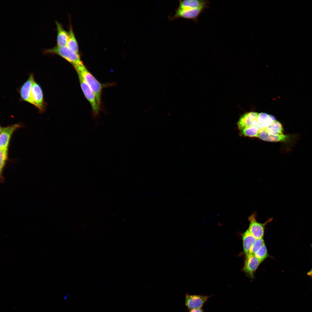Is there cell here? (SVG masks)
I'll list each match as a JSON object with an SVG mask.
<instances>
[{
  "instance_id": "obj_19",
  "label": "cell",
  "mask_w": 312,
  "mask_h": 312,
  "mask_svg": "<svg viewBox=\"0 0 312 312\" xmlns=\"http://www.w3.org/2000/svg\"><path fill=\"white\" fill-rule=\"evenodd\" d=\"M264 244L263 238L257 239L252 246L249 254L254 255Z\"/></svg>"
},
{
  "instance_id": "obj_15",
  "label": "cell",
  "mask_w": 312,
  "mask_h": 312,
  "mask_svg": "<svg viewBox=\"0 0 312 312\" xmlns=\"http://www.w3.org/2000/svg\"><path fill=\"white\" fill-rule=\"evenodd\" d=\"M242 236L244 253L246 255L249 253L250 250L257 239L248 229L242 234Z\"/></svg>"
},
{
  "instance_id": "obj_14",
  "label": "cell",
  "mask_w": 312,
  "mask_h": 312,
  "mask_svg": "<svg viewBox=\"0 0 312 312\" xmlns=\"http://www.w3.org/2000/svg\"><path fill=\"white\" fill-rule=\"evenodd\" d=\"M57 31V46L64 47L67 46L68 38V33L64 28L62 24L56 21Z\"/></svg>"
},
{
  "instance_id": "obj_5",
  "label": "cell",
  "mask_w": 312,
  "mask_h": 312,
  "mask_svg": "<svg viewBox=\"0 0 312 312\" xmlns=\"http://www.w3.org/2000/svg\"><path fill=\"white\" fill-rule=\"evenodd\" d=\"M31 96L34 105L40 113H43L46 107V103L44 100V95L42 87L35 81L32 88Z\"/></svg>"
},
{
  "instance_id": "obj_11",
  "label": "cell",
  "mask_w": 312,
  "mask_h": 312,
  "mask_svg": "<svg viewBox=\"0 0 312 312\" xmlns=\"http://www.w3.org/2000/svg\"><path fill=\"white\" fill-rule=\"evenodd\" d=\"M276 120L275 117L272 115L264 112L259 113L256 122L247 128H254L258 133L259 131L264 129Z\"/></svg>"
},
{
  "instance_id": "obj_16",
  "label": "cell",
  "mask_w": 312,
  "mask_h": 312,
  "mask_svg": "<svg viewBox=\"0 0 312 312\" xmlns=\"http://www.w3.org/2000/svg\"><path fill=\"white\" fill-rule=\"evenodd\" d=\"M69 28L68 38L66 46L75 52L79 53L78 43L72 26L70 25Z\"/></svg>"
},
{
  "instance_id": "obj_4",
  "label": "cell",
  "mask_w": 312,
  "mask_h": 312,
  "mask_svg": "<svg viewBox=\"0 0 312 312\" xmlns=\"http://www.w3.org/2000/svg\"><path fill=\"white\" fill-rule=\"evenodd\" d=\"M256 216V213H254L248 218L249 224L248 229L257 239L263 238L265 226L272 220L273 218H270L264 223H261L257 221Z\"/></svg>"
},
{
  "instance_id": "obj_13",
  "label": "cell",
  "mask_w": 312,
  "mask_h": 312,
  "mask_svg": "<svg viewBox=\"0 0 312 312\" xmlns=\"http://www.w3.org/2000/svg\"><path fill=\"white\" fill-rule=\"evenodd\" d=\"M209 2L208 0H184L179 1L178 9H180L208 8Z\"/></svg>"
},
{
  "instance_id": "obj_8",
  "label": "cell",
  "mask_w": 312,
  "mask_h": 312,
  "mask_svg": "<svg viewBox=\"0 0 312 312\" xmlns=\"http://www.w3.org/2000/svg\"><path fill=\"white\" fill-rule=\"evenodd\" d=\"M205 9L197 8L194 9H177L174 15L171 16V20L179 18L191 20L195 22L198 21V18Z\"/></svg>"
},
{
  "instance_id": "obj_17",
  "label": "cell",
  "mask_w": 312,
  "mask_h": 312,
  "mask_svg": "<svg viewBox=\"0 0 312 312\" xmlns=\"http://www.w3.org/2000/svg\"><path fill=\"white\" fill-rule=\"evenodd\" d=\"M8 149H0V173L1 179H3V172L8 159Z\"/></svg>"
},
{
  "instance_id": "obj_18",
  "label": "cell",
  "mask_w": 312,
  "mask_h": 312,
  "mask_svg": "<svg viewBox=\"0 0 312 312\" xmlns=\"http://www.w3.org/2000/svg\"><path fill=\"white\" fill-rule=\"evenodd\" d=\"M254 255L259 260L261 263L268 257L267 249L265 243L256 252Z\"/></svg>"
},
{
  "instance_id": "obj_10",
  "label": "cell",
  "mask_w": 312,
  "mask_h": 312,
  "mask_svg": "<svg viewBox=\"0 0 312 312\" xmlns=\"http://www.w3.org/2000/svg\"><path fill=\"white\" fill-rule=\"evenodd\" d=\"M261 262L253 255L249 254L246 255L242 271L251 279L254 278V274Z\"/></svg>"
},
{
  "instance_id": "obj_6",
  "label": "cell",
  "mask_w": 312,
  "mask_h": 312,
  "mask_svg": "<svg viewBox=\"0 0 312 312\" xmlns=\"http://www.w3.org/2000/svg\"><path fill=\"white\" fill-rule=\"evenodd\" d=\"M22 127L20 123H16L0 127V149H8L10 142L14 132Z\"/></svg>"
},
{
  "instance_id": "obj_12",
  "label": "cell",
  "mask_w": 312,
  "mask_h": 312,
  "mask_svg": "<svg viewBox=\"0 0 312 312\" xmlns=\"http://www.w3.org/2000/svg\"><path fill=\"white\" fill-rule=\"evenodd\" d=\"M258 114L257 112H250L241 116L237 122L239 131L253 125L257 121Z\"/></svg>"
},
{
  "instance_id": "obj_2",
  "label": "cell",
  "mask_w": 312,
  "mask_h": 312,
  "mask_svg": "<svg viewBox=\"0 0 312 312\" xmlns=\"http://www.w3.org/2000/svg\"><path fill=\"white\" fill-rule=\"evenodd\" d=\"M43 53L46 54L59 55L70 63L74 67L83 63L79 54L72 51L66 46L60 47L56 46L51 49H44Z\"/></svg>"
},
{
  "instance_id": "obj_3",
  "label": "cell",
  "mask_w": 312,
  "mask_h": 312,
  "mask_svg": "<svg viewBox=\"0 0 312 312\" xmlns=\"http://www.w3.org/2000/svg\"><path fill=\"white\" fill-rule=\"evenodd\" d=\"M81 88L83 94L91 106L93 115L94 118L98 116L101 110L99 103L94 93L82 77L77 73Z\"/></svg>"
},
{
  "instance_id": "obj_9",
  "label": "cell",
  "mask_w": 312,
  "mask_h": 312,
  "mask_svg": "<svg viewBox=\"0 0 312 312\" xmlns=\"http://www.w3.org/2000/svg\"><path fill=\"white\" fill-rule=\"evenodd\" d=\"M35 81L33 74H30L28 78L23 84L19 90L21 100L33 105L34 104L31 98V92L32 86Z\"/></svg>"
},
{
  "instance_id": "obj_7",
  "label": "cell",
  "mask_w": 312,
  "mask_h": 312,
  "mask_svg": "<svg viewBox=\"0 0 312 312\" xmlns=\"http://www.w3.org/2000/svg\"><path fill=\"white\" fill-rule=\"evenodd\" d=\"M211 296L186 293L185 297V305L189 310L202 308Z\"/></svg>"
},
{
  "instance_id": "obj_1",
  "label": "cell",
  "mask_w": 312,
  "mask_h": 312,
  "mask_svg": "<svg viewBox=\"0 0 312 312\" xmlns=\"http://www.w3.org/2000/svg\"><path fill=\"white\" fill-rule=\"evenodd\" d=\"M74 68L77 73L82 77L90 87L101 105L103 86L88 70L83 63Z\"/></svg>"
},
{
  "instance_id": "obj_20",
  "label": "cell",
  "mask_w": 312,
  "mask_h": 312,
  "mask_svg": "<svg viewBox=\"0 0 312 312\" xmlns=\"http://www.w3.org/2000/svg\"><path fill=\"white\" fill-rule=\"evenodd\" d=\"M188 312H204V311L202 308H200L190 310Z\"/></svg>"
},
{
  "instance_id": "obj_21",
  "label": "cell",
  "mask_w": 312,
  "mask_h": 312,
  "mask_svg": "<svg viewBox=\"0 0 312 312\" xmlns=\"http://www.w3.org/2000/svg\"><path fill=\"white\" fill-rule=\"evenodd\" d=\"M307 275L312 278V268L308 272Z\"/></svg>"
}]
</instances>
